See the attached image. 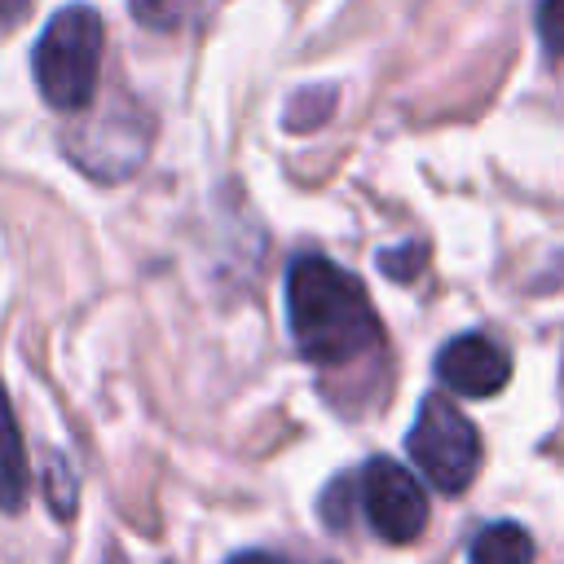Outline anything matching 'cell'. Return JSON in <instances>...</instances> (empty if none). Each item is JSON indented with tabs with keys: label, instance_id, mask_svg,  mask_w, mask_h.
Here are the masks:
<instances>
[{
	"label": "cell",
	"instance_id": "1",
	"mask_svg": "<svg viewBox=\"0 0 564 564\" xmlns=\"http://www.w3.org/2000/svg\"><path fill=\"white\" fill-rule=\"evenodd\" d=\"M286 326L304 361L335 370L379 344V317L366 286L326 256H300L286 269Z\"/></svg>",
	"mask_w": 564,
	"mask_h": 564
},
{
	"label": "cell",
	"instance_id": "2",
	"mask_svg": "<svg viewBox=\"0 0 564 564\" xmlns=\"http://www.w3.org/2000/svg\"><path fill=\"white\" fill-rule=\"evenodd\" d=\"M106 26L93 4L57 9L35 40V84L53 110H84L97 97Z\"/></svg>",
	"mask_w": 564,
	"mask_h": 564
},
{
	"label": "cell",
	"instance_id": "3",
	"mask_svg": "<svg viewBox=\"0 0 564 564\" xmlns=\"http://www.w3.org/2000/svg\"><path fill=\"white\" fill-rule=\"evenodd\" d=\"M150 137H154L150 110L137 106L132 97L115 93L93 115H84L79 123H70V132L62 137V150L70 154V163L84 176L106 181V185H119V181H128L145 163Z\"/></svg>",
	"mask_w": 564,
	"mask_h": 564
},
{
	"label": "cell",
	"instance_id": "4",
	"mask_svg": "<svg viewBox=\"0 0 564 564\" xmlns=\"http://www.w3.org/2000/svg\"><path fill=\"white\" fill-rule=\"evenodd\" d=\"M405 449L414 467L441 489V494H463L476 480L480 467V432L476 423L445 397H423L419 414L405 432Z\"/></svg>",
	"mask_w": 564,
	"mask_h": 564
},
{
	"label": "cell",
	"instance_id": "5",
	"mask_svg": "<svg viewBox=\"0 0 564 564\" xmlns=\"http://www.w3.org/2000/svg\"><path fill=\"white\" fill-rule=\"evenodd\" d=\"M357 502H361L370 529L392 546H405L427 529V494L392 458H370L357 471Z\"/></svg>",
	"mask_w": 564,
	"mask_h": 564
},
{
	"label": "cell",
	"instance_id": "6",
	"mask_svg": "<svg viewBox=\"0 0 564 564\" xmlns=\"http://www.w3.org/2000/svg\"><path fill=\"white\" fill-rule=\"evenodd\" d=\"M436 375L458 397H494L511 379V357H507L502 344H494L489 335L471 330V335H454L436 352Z\"/></svg>",
	"mask_w": 564,
	"mask_h": 564
},
{
	"label": "cell",
	"instance_id": "7",
	"mask_svg": "<svg viewBox=\"0 0 564 564\" xmlns=\"http://www.w3.org/2000/svg\"><path fill=\"white\" fill-rule=\"evenodd\" d=\"M26 498H31V463L22 449V432H18L9 392L0 383V511L18 516L26 507Z\"/></svg>",
	"mask_w": 564,
	"mask_h": 564
},
{
	"label": "cell",
	"instance_id": "8",
	"mask_svg": "<svg viewBox=\"0 0 564 564\" xmlns=\"http://www.w3.org/2000/svg\"><path fill=\"white\" fill-rule=\"evenodd\" d=\"M467 564H533V538L516 520H494L471 538Z\"/></svg>",
	"mask_w": 564,
	"mask_h": 564
},
{
	"label": "cell",
	"instance_id": "9",
	"mask_svg": "<svg viewBox=\"0 0 564 564\" xmlns=\"http://www.w3.org/2000/svg\"><path fill=\"white\" fill-rule=\"evenodd\" d=\"M128 9L145 31L172 35V31H181V26H189L198 18L203 0H128Z\"/></svg>",
	"mask_w": 564,
	"mask_h": 564
},
{
	"label": "cell",
	"instance_id": "10",
	"mask_svg": "<svg viewBox=\"0 0 564 564\" xmlns=\"http://www.w3.org/2000/svg\"><path fill=\"white\" fill-rule=\"evenodd\" d=\"M44 498L53 507L57 520H70L75 516V502H79V485H75V467L70 458H62L57 449H44Z\"/></svg>",
	"mask_w": 564,
	"mask_h": 564
},
{
	"label": "cell",
	"instance_id": "11",
	"mask_svg": "<svg viewBox=\"0 0 564 564\" xmlns=\"http://www.w3.org/2000/svg\"><path fill=\"white\" fill-rule=\"evenodd\" d=\"M538 35L551 57H564V0H538Z\"/></svg>",
	"mask_w": 564,
	"mask_h": 564
},
{
	"label": "cell",
	"instance_id": "12",
	"mask_svg": "<svg viewBox=\"0 0 564 564\" xmlns=\"http://www.w3.org/2000/svg\"><path fill=\"white\" fill-rule=\"evenodd\" d=\"M352 494H357V480H352V476L335 480V485L322 494V516H326L330 529H344V524H348V502H352Z\"/></svg>",
	"mask_w": 564,
	"mask_h": 564
},
{
	"label": "cell",
	"instance_id": "13",
	"mask_svg": "<svg viewBox=\"0 0 564 564\" xmlns=\"http://www.w3.org/2000/svg\"><path fill=\"white\" fill-rule=\"evenodd\" d=\"M414 260H423V247H419V242H410V247H401V251H379V269H383L388 278H414V273H419Z\"/></svg>",
	"mask_w": 564,
	"mask_h": 564
},
{
	"label": "cell",
	"instance_id": "14",
	"mask_svg": "<svg viewBox=\"0 0 564 564\" xmlns=\"http://www.w3.org/2000/svg\"><path fill=\"white\" fill-rule=\"evenodd\" d=\"M225 564H330V560H308V555H286V551H238Z\"/></svg>",
	"mask_w": 564,
	"mask_h": 564
},
{
	"label": "cell",
	"instance_id": "15",
	"mask_svg": "<svg viewBox=\"0 0 564 564\" xmlns=\"http://www.w3.org/2000/svg\"><path fill=\"white\" fill-rule=\"evenodd\" d=\"M106 564H167V560H163V555H150V551H137V546L115 542V546H110V555H106Z\"/></svg>",
	"mask_w": 564,
	"mask_h": 564
},
{
	"label": "cell",
	"instance_id": "16",
	"mask_svg": "<svg viewBox=\"0 0 564 564\" xmlns=\"http://www.w3.org/2000/svg\"><path fill=\"white\" fill-rule=\"evenodd\" d=\"M31 9V0H0V22H18Z\"/></svg>",
	"mask_w": 564,
	"mask_h": 564
}]
</instances>
